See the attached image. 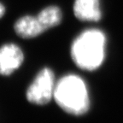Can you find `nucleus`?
<instances>
[{"mask_svg":"<svg viewBox=\"0 0 123 123\" xmlns=\"http://www.w3.org/2000/svg\"><path fill=\"white\" fill-rule=\"evenodd\" d=\"M106 38L98 29H88L73 42L71 56L77 67L92 71L102 65L105 56Z\"/></svg>","mask_w":123,"mask_h":123,"instance_id":"1","label":"nucleus"},{"mask_svg":"<svg viewBox=\"0 0 123 123\" xmlns=\"http://www.w3.org/2000/svg\"><path fill=\"white\" fill-rule=\"evenodd\" d=\"M44 28L47 30L50 27L59 25L62 21V11L57 6H49L37 15Z\"/></svg>","mask_w":123,"mask_h":123,"instance_id":"7","label":"nucleus"},{"mask_svg":"<svg viewBox=\"0 0 123 123\" xmlns=\"http://www.w3.org/2000/svg\"><path fill=\"white\" fill-rule=\"evenodd\" d=\"M56 82L52 70L44 68L38 72L27 91V99L31 104L44 105L54 98Z\"/></svg>","mask_w":123,"mask_h":123,"instance_id":"3","label":"nucleus"},{"mask_svg":"<svg viewBox=\"0 0 123 123\" xmlns=\"http://www.w3.org/2000/svg\"><path fill=\"white\" fill-rule=\"evenodd\" d=\"M4 13H5V8H4V6L0 3V18L4 15Z\"/></svg>","mask_w":123,"mask_h":123,"instance_id":"8","label":"nucleus"},{"mask_svg":"<svg viewBox=\"0 0 123 123\" xmlns=\"http://www.w3.org/2000/svg\"><path fill=\"white\" fill-rule=\"evenodd\" d=\"M46 29L38 17L26 15L20 18L15 24V31L23 38H32L43 33Z\"/></svg>","mask_w":123,"mask_h":123,"instance_id":"6","label":"nucleus"},{"mask_svg":"<svg viewBox=\"0 0 123 123\" xmlns=\"http://www.w3.org/2000/svg\"><path fill=\"white\" fill-rule=\"evenodd\" d=\"M74 13L80 21H98L102 18L99 0H75Z\"/></svg>","mask_w":123,"mask_h":123,"instance_id":"5","label":"nucleus"},{"mask_svg":"<svg viewBox=\"0 0 123 123\" xmlns=\"http://www.w3.org/2000/svg\"><path fill=\"white\" fill-rule=\"evenodd\" d=\"M54 98L62 110L73 115H84L90 107L86 86L75 74H68L56 82Z\"/></svg>","mask_w":123,"mask_h":123,"instance_id":"2","label":"nucleus"},{"mask_svg":"<svg viewBox=\"0 0 123 123\" xmlns=\"http://www.w3.org/2000/svg\"><path fill=\"white\" fill-rule=\"evenodd\" d=\"M24 55L19 46L7 44L0 47V74L10 75L19 68L23 62Z\"/></svg>","mask_w":123,"mask_h":123,"instance_id":"4","label":"nucleus"}]
</instances>
